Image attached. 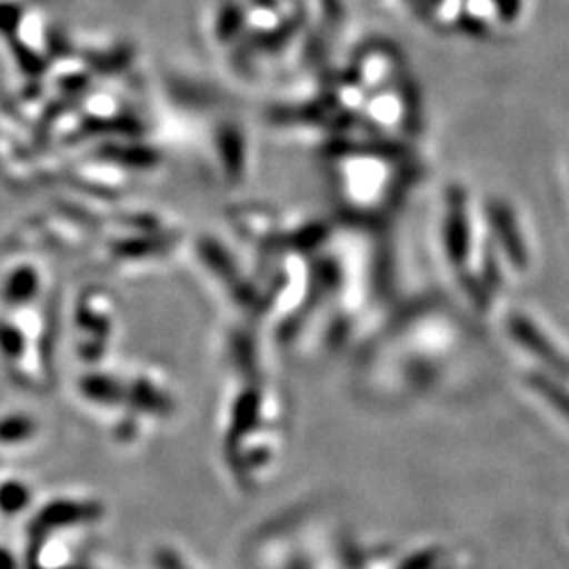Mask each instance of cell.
<instances>
[{
  "label": "cell",
  "instance_id": "obj_1",
  "mask_svg": "<svg viewBox=\"0 0 569 569\" xmlns=\"http://www.w3.org/2000/svg\"><path fill=\"white\" fill-rule=\"evenodd\" d=\"M21 21V9L13 2H0V32L11 34Z\"/></svg>",
  "mask_w": 569,
  "mask_h": 569
},
{
  "label": "cell",
  "instance_id": "obj_2",
  "mask_svg": "<svg viewBox=\"0 0 569 569\" xmlns=\"http://www.w3.org/2000/svg\"><path fill=\"white\" fill-rule=\"evenodd\" d=\"M110 157H114L117 161H124L129 164L150 163V154L143 150H133V148H119L117 152H112Z\"/></svg>",
  "mask_w": 569,
  "mask_h": 569
}]
</instances>
